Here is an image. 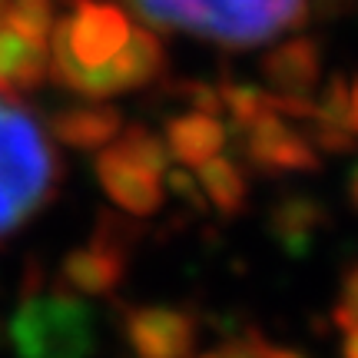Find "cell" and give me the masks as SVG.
Instances as JSON below:
<instances>
[{
	"mask_svg": "<svg viewBox=\"0 0 358 358\" xmlns=\"http://www.w3.org/2000/svg\"><path fill=\"white\" fill-rule=\"evenodd\" d=\"M143 20L219 47H259L308 20V0H129Z\"/></svg>",
	"mask_w": 358,
	"mask_h": 358,
	"instance_id": "cell-1",
	"label": "cell"
},
{
	"mask_svg": "<svg viewBox=\"0 0 358 358\" xmlns=\"http://www.w3.org/2000/svg\"><path fill=\"white\" fill-rule=\"evenodd\" d=\"M60 156L17 103L0 100V243L24 229L57 196Z\"/></svg>",
	"mask_w": 358,
	"mask_h": 358,
	"instance_id": "cell-2",
	"label": "cell"
},
{
	"mask_svg": "<svg viewBox=\"0 0 358 358\" xmlns=\"http://www.w3.org/2000/svg\"><path fill=\"white\" fill-rule=\"evenodd\" d=\"M133 20L123 7L103 0H70V13L53 20L47 47L53 50V80L60 87L90 96L93 80L127 47Z\"/></svg>",
	"mask_w": 358,
	"mask_h": 358,
	"instance_id": "cell-3",
	"label": "cell"
},
{
	"mask_svg": "<svg viewBox=\"0 0 358 358\" xmlns=\"http://www.w3.org/2000/svg\"><path fill=\"white\" fill-rule=\"evenodd\" d=\"M10 338L20 358H90L96 352V322L77 292L53 289L17 308Z\"/></svg>",
	"mask_w": 358,
	"mask_h": 358,
	"instance_id": "cell-4",
	"label": "cell"
},
{
	"mask_svg": "<svg viewBox=\"0 0 358 358\" xmlns=\"http://www.w3.org/2000/svg\"><path fill=\"white\" fill-rule=\"evenodd\" d=\"M243 143V156L262 176H285V173H319V150L306 140V133L289 127L282 116L266 113L252 127L236 133Z\"/></svg>",
	"mask_w": 358,
	"mask_h": 358,
	"instance_id": "cell-5",
	"label": "cell"
},
{
	"mask_svg": "<svg viewBox=\"0 0 358 358\" xmlns=\"http://www.w3.org/2000/svg\"><path fill=\"white\" fill-rule=\"evenodd\" d=\"M133 358H189L196 348V319L176 306H136L123 319Z\"/></svg>",
	"mask_w": 358,
	"mask_h": 358,
	"instance_id": "cell-6",
	"label": "cell"
},
{
	"mask_svg": "<svg viewBox=\"0 0 358 358\" xmlns=\"http://www.w3.org/2000/svg\"><path fill=\"white\" fill-rule=\"evenodd\" d=\"M163 70H166V50H163L159 37L150 34L146 27H133L127 47L103 66L100 77L93 80L90 100H106V96H116V93L140 90L163 77Z\"/></svg>",
	"mask_w": 358,
	"mask_h": 358,
	"instance_id": "cell-7",
	"label": "cell"
},
{
	"mask_svg": "<svg viewBox=\"0 0 358 358\" xmlns=\"http://www.w3.org/2000/svg\"><path fill=\"white\" fill-rule=\"evenodd\" d=\"M93 173L100 179L103 192L113 199L123 213L129 216H153L156 209L163 206V186H159V176L150 173L146 166H140L136 159H129L120 146H106L96 163H93Z\"/></svg>",
	"mask_w": 358,
	"mask_h": 358,
	"instance_id": "cell-8",
	"label": "cell"
},
{
	"mask_svg": "<svg viewBox=\"0 0 358 358\" xmlns=\"http://www.w3.org/2000/svg\"><path fill=\"white\" fill-rule=\"evenodd\" d=\"M262 77L272 93L312 96L322 77V43L315 37H295L262 57Z\"/></svg>",
	"mask_w": 358,
	"mask_h": 358,
	"instance_id": "cell-9",
	"label": "cell"
},
{
	"mask_svg": "<svg viewBox=\"0 0 358 358\" xmlns=\"http://www.w3.org/2000/svg\"><path fill=\"white\" fill-rule=\"evenodd\" d=\"M329 226V209L308 192H285L268 213V232L289 256H306Z\"/></svg>",
	"mask_w": 358,
	"mask_h": 358,
	"instance_id": "cell-10",
	"label": "cell"
},
{
	"mask_svg": "<svg viewBox=\"0 0 358 358\" xmlns=\"http://www.w3.org/2000/svg\"><path fill=\"white\" fill-rule=\"evenodd\" d=\"M166 153L179 159L182 166H199L209 156L222 153V146L229 140V127L209 113H179L166 116Z\"/></svg>",
	"mask_w": 358,
	"mask_h": 358,
	"instance_id": "cell-11",
	"label": "cell"
},
{
	"mask_svg": "<svg viewBox=\"0 0 358 358\" xmlns=\"http://www.w3.org/2000/svg\"><path fill=\"white\" fill-rule=\"evenodd\" d=\"M123 129V116L116 106L90 103V106H66L50 116V133L73 150H100L116 140Z\"/></svg>",
	"mask_w": 358,
	"mask_h": 358,
	"instance_id": "cell-12",
	"label": "cell"
},
{
	"mask_svg": "<svg viewBox=\"0 0 358 358\" xmlns=\"http://www.w3.org/2000/svg\"><path fill=\"white\" fill-rule=\"evenodd\" d=\"M60 275H64L66 289L77 295H110L127 275V256L90 243L87 249L66 252Z\"/></svg>",
	"mask_w": 358,
	"mask_h": 358,
	"instance_id": "cell-13",
	"label": "cell"
},
{
	"mask_svg": "<svg viewBox=\"0 0 358 358\" xmlns=\"http://www.w3.org/2000/svg\"><path fill=\"white\" fill-rule=\"evenodd\" d=\"M199 189H203L206 203L226 219L245 213L249 203V182H245L239 163H232L229 156H209L206 163H199Z\"/></svg>",
	"mask_w": 358,
	"mask_h": 358,
	"instance_id": "cell-14",
	"label": "cell"
},
{
	"mask_svg": "<svg viewBox=\"0 0 358 358\" xmlns=\"http://www.w3.org/2000/svg\"><path fill=\"white\" fill-rule=\"evenodd\" d=\"M219 100L222 110L232 116V129L252 127L256 120H262L268 110V90L256 87V83H243V80H226L219 87Z\"/></svg>",
	"mask_w": 358,
	"mask_h": 358,
	"instance_id": "cell-15",
	"label": "cell"
},
{
	"mask_svg": "<svg viewBox=\"0 0 358 358\" xmlns=\"http://www.w3.org/2000/svg\"><path fill=\"white\" fill-rule=\"evenodd\" d=\"M143 236V226L140 222H133V216H123V213H113V209H103L100 216H96V226H93V236H90V243L93 245H103V249H110V252H120V256H127L136 249Z\"/></svg>",
	"mask_w": 358,
	"mask_h": 358,
	"instance_id": "cell-16",
	"label": "cell"
},
{
	"mask_svg": "<svg viewBox=\"0 0 358 358\" xmlns=\"http://www.w3.org/2000/svg\"><path fill=\"white\" fill-rule=\"evenodd\" d=\"M116 136H120V143H116V146H120L129 159H136L140 166H146L150 173L163 176V173L169 169L166 143L159 140L156 133H150L143 123H133V127H127L123 133H116Z\"/></svg>",
	"mask_w": 358,
	"mask_h": 358,
	"instance_id": "cell-17",
	"label": "cell"
},
{
	"mask_svg": "<svg viewBox=\"0 0 358 358\" xmlns=\"http://www.w3.org/2000/svg\"><path fill=\"white\" fill-rule=\"evenodd\" d=\"M47 47H34L24 37H17L10 27H0V90L10 93L13 90V77L20 73V66L34 57H43Z\"/></svg>",
	"mask_w": 358,
	"mask_h": 358,
	"instance_id": "cell-18",
	"label": "cell"
},
{
	"mask_svg": "<svg viewBox=\"0 0 358 358\" xmlns=\"http://www.w3.org/2000/svg\"><path fill=\"white\" fill-rule=\"evenodd\" d=\"M319 123H332V127H348V80L345 73H332L322 87L319 100H315V116Z\"/></svg>",
	"mask_w": 358,
	"mask_h": 358,
	"instance_id": "cell-19",
	"label": "cell"
},
{
	"mask_svg": "<svg viewBox=\"0 0 358 358\" xmlns=\"http://www.w3.org/2000/svg\"><path fill=\"white\" fill-rule=\"evenodd\" d=\"M306 140L329 156H348L358 150V136L348 127H332V123H319V120H308V133Z\"/></svg>",
	"mask_w": 358,
	"mask_h": 358,
	"instance_id": "cell-20",
	"label": "cell"
},
{
	"mask_svg": "<svg viewBox=\"0 0 358 358\" xmlns=\"http://www.w3.org/2000/svg\"><path fill=\"white\" fill-rule=\"evenodd\" d=\"M179 100L192 106L196 113H209V116H219L222 113V100H219V87L206 83V80H186V83H176L173 87Z\"/></svg>",
	"mask_w": 358,
	"mask_h": 358,
	"instance_id": "cell-21",
	"label": "cell"
},
{
	"mask_svg": "<svg viewBox=\"0 0 358 358\" xmlns=\"http://www.w3.org/2000/svg\"><path fill=\"white\" fill-rule=\"evenodd\" d=\"M358 322V262L345 268L342 275V292H338V302L332 308V325L348 332L352 325Z\"/></svg>",
	"mask_w": 358,
	"mask_h": 358,
	"instance_id": "cell-22",
	"label": "cell"
},
{
	"mask_svg": "<svg viewBox=\"0 0 358 358\" xmlns=\"http://www.w3.org/2000/svg\"><path fill=\"white\" fill-rule=\"evenodd\" d=\"M266 348L268 342L256 329H245L239 338H232V342L219 348V358H266Z\"/></svg>",
	"mask_w": 358,
	"mask_h": 358,
	"instance_id": "cell-23",
	"label": "cell"
},
{
	"mask_svg": "<svg viewBox=\"0 0 358 358\" xmlns=\"http://www.w3.org/2000/svg\"><path fill=\"white\" fill-rule=\"evenodd\" d=\"M166 182L169 189L176 192L179 199H186L192 206V213H206V196L199 189V182L186 173V169H166Z\"/></svg>",
	"mask_w": 358,
	"mask_h": 358,
	"instance_id": "cell-24",
	"label": "cell"
},
{
	"mask_svg": "<svg viewBox=\"0 0 358 358\" xmlns=\"http://www.w3.org/2000/svg\"><path fill=\"white\" fill-rule=\"evenodd\" d=\"M312 10L319 13L322 20H342V17L358 13V0H315Z\"/></svg>",
	"mask_w": 358,
	"mask_h": 358,
	"instance_id": "cell-25",
	"label": "cell"
},
{
	"mask_svg": "<svg viewBox=\"0 0 358 358\" xmlns=\"http://www.w3.org/2000/svg\"><path fill=\"white\" fill-rule=\"evenodd\" d=\"M348 129L358 136V77L352 83V90H348Z\"/></svg>",
	"mask_w": 358,
	"mask_h": 358,
	"instance_id": "cell-26",
	"label": "cell"
},
{
	"mask_svg": "<svg viewBox=\"0 0 358 358\" xmlns=\"http://www.w3.org/2000/svg\"><path fill=\"white\" fill-rule=\"evenodd\" d=\"M342 358H358V322L345 332V345H342Z\"/></svg>",
	"mask_w": 358,
	"mask_h": 358,
	"instance_id": "cell-27",
	"label": "cell"
},
{
	"mask_svg": "<svg viewBox=\"0 0 358 358\" xmlns=\"http://www.w3.org/2000/svg\"><path fill=\"white\" fill-rule=\"evenodd\" d=\"M348 203L355 206V213H358V163L355 166H352V173H348Z\"/></svg>",
	"mask_w": 358,
	"mask_h": 358,
	"instance_id": "cell-28",
	"label": "cell"
},
{
	"mask_svg": "<svg viewBox=\"0 0 358 358\" xmlns=\"http://www.w3.org/2000/svg\"><path fill=\"white\" fill-rule=\"evenodd\" d=\"M266 358H306V355H302V352H295V348L268 345V348H266Z\"/></svg>",
	"mask_w": 358,
	"mask_h": 358,
	"instance_id": "cell-29",
	"label": "cell"
},
{
	"mask_svg": "<svg viewBox=\"0 0 358 358\" xmlns=\"http://www.w3.org/2000/svg\"><path fill=\"white\" fill-rule=\"evenodd\" d=\"M196 358H219V352H216V355H213V352H209V355H196Z\"/></svg>",
	"mask_w": 358,
	"mask_h": 358,
	"instance_id": "cell-30",
	"label": "cell"
},
{
	"mask_svg": "<svg viewBox=\"0 0 358 358\" xmlns=\"http://www.w3.org/2000/svg\"><path fill=\"white\" fill-rule=\"evenodd\" d=\"M0 13H3V0H0Z\"/></svg>",
	"mask_w": 358,
	"mask_h": 358,
	"instance_id": "cell-31",
	"label": "cell"
}]
</instances>
